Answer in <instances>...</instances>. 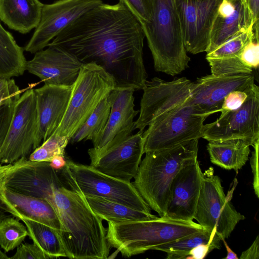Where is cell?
I'll use <instances>...</instances> for the list:
<instances>
[{
	"mask_svg": "<svg viewBox=\"0 0 259 259\" xmlns=\"http://www.w3.org/2000/svg\"><path fill=\"white\" fill-rule=\"evenodd\" d=\"M142 23L120 1L102 4L63 28L48 45L95 63L113 78L115 89L142 90L147 74L143 61Z\"/></svg>",
	"mask_w": 259,
	"mask_h": 259,
	"instance_id": "1",
	"label": "cell"
},
{
	"mask_svg": "<svg viewBox=\"0 0 259 259\" xmlns=\"http://www.w3.org/2000/svg\"><path fill=\"white\" fill-rule=\"evenodd\" d=\"M60 222V233L66 257L106 259L110 245L103 220L92 210L84 196L68 187L53 188L45 199Z\"/></svg>",
	"mask_w": 259,
	"mask_h": 259,
	"instance_id": "2",
	"label": "cell"
},
{
	"mask_svg": "<svg viewBox=\"0 0 259 259\" xmlns=\"http://www.w3.org/2000/svg\"><path fill=\"white\" fill-rule=\"evenodd\" d=\"M198 140L147 152L141 160L133 184L159 217L165 213L174 178L183 166L197 158Z\"/></svg>",
	"mask_w": 259,
	"mask_h": 259,
	"instance_id": "3",
	"label": "cell"
},
{
	"mask_svg": "<svg viewBox=\"0 0 259 259\" xmlns=\"http://www.w3.org/2000/svg\"><path fill=\"white\" fill-rule=\"evenodd\" d=\"M106 237L110 246L125 257L154 249L205 228L193 221H178L162 216L139 221L108 222Z\"/></svg>",
	"mask_w": 259,
	"mask_h": 259,
	"instance_id": "4",
	"label": "cell"
},
{
	"mask_svg": "<svg viewBox=\"0 0 259 259\" xmlns=\"http://www.w3.org/2000/svg\"><path fill=\"white\" fill-rule=\"evenodd\" d=\"M142 25L156 71L174 76L188 67L190 58L174 0H155L150 21Z\"/></svg>",
	"mask_w": 259,
	"mask_h": 259,
	"instance_id": "5",
	"label": "cell"
},
{
	"mask_svg": "<svg viewBox=\"0 0 259 259\" xmlns=\"http://www.w3.org/2000/svg\"><path fill=\"white\" fill-rule=\"evenodd\" d=\"M115 89L113 77L101 66L84 64L74 82L61 122L53 134L71 138L100 102Z\"/></svg>",
	"mask_w": 259,
	"mask_h": 259,
	"instance_id": "6",
	"label": "cell"
},
{
	"mask_svg": "<svg viewBox=\"0 0 259 259\" xmlns=\"http://www.w3.org/2000/svg\"><path fill=\"white\" fill-rule=\"evenodd\" d=\"M61 173L68 188L84 196L104 198L151 213V208L131 182L117 179L91 165L69 159Z\"/></svg>",
	"mask_w": 259,
	"mask_h": 259,
	"instance_id": "7",
	"label": "cell"
},
{
	"mask_svg": "<svg viewBox=\"0 0 259 259\" xmlns=\"http://www.w3.org/2000/svg\"><path fill=\"white\" fill-rule=\"evenodd\" d=\"M194 219L205 229H215L221 240L228 238L237 224L245 219L227 198L221 179L211 167L203 173Z\"/></svg>",
	"mask_w": 259,
	"mask_h": 259,
	"instance_id": "8",
	"label": "cell"
},
{
	"mask_svg": "<svg viewBox=\"0 0 259 259\" xmlns=\"http://www.w3.org/2000/svg\"><path fill=\"white\" fill-rule=\"evenodd\" d=\"M206 117L186 104L156 118L143 132L144 153L200 139Z\"/></svg>",
	"mask_w": 259,
	"mask_h": 259,
	"instance_id": "9",
	"label": "cell"
},
{
	"mask_svg": "<svg viewBox=\"0 0 259 259\" xmlns=\"http://www.w3.org/2000/svg\"><path fill=\"white\" fill-rule=\"evenodd\" d=\"M245 91L247 97L239 108L222 112L215 121L203 124L201 138L208 141L242 139L252 146L259 141V88L254 83Z\"/></svg>",
	"mask_w": 259,
	"mask_h": 259,
	"instance_id": "10",
	"label": "cell"
},
{
	"mask_svg": "<svg viewBox=\"0 0 259 259\" xmlns=\"http://www.w3.org/2000/svg\"><path fill=\"white\" fill-rule=\"evenodd\" d=\"M37 115L34 89L26 90L15 103L10 127L0 149V163H13L37 148Z\"/></svg>",
	"mask_w": 259,
	"mask_h": 259,
	"instance_id": "11",
	"label": "cell"
},
{
	"mask_svg": "<svg viewBox=\"0 0 259 259\" xmlns=\"http://www.w3.org/2000/svg\"><path fill=\"white\" fill-rule=\"evenodd\" d=\"M194 83L185 77L171 81L157 77L147 80L142 89L140 115L135 121V130L144 131L156 118L185 105Z\"/></svg>",
	"mask_w": 259,
	"mask_h": 259,
	"instance_id": "12",
	"label": "cell"
},
{
	"mask_svg": "<svg viewBox=\"0 0 259 259\" xmlns=\"http://www.w3.org/2000/svg\"><path fill=\"white\" fill-rule=\"evenodd\" d=\"M223 0H174L184 45L192 54L206 52L211 29Z\"/></svg>",
	"mask_w": 259,
	"mask_h": 259,
	"instance_id": "13",
	"label": "cell"
},
{
	"mask_svg": "<svg viewBox=\"0 0 259 259\" xmlns=\"http://www.w3.org/2000/svg\"><path fill=\"white\" fill-rule=\"evenodd\" d=\"M102 3L101 0H58L44 4L39 24L25 51L35 53L44 49L71 22Z\"/></svg>",
	"mask_w": 259,
	"mask_h": 259,
	"instance_id": "14",
	"label": "cell"
},
{
	"mask_svg": "<svg viewBox=\"0 0 259 259\" xmlns=\"http://www.w3.org/2000/svg\"><path fill=\"white\" fill-rule=\"evenodd\" d=\"M132 89H114L109 94L111 109L106 125L99 137L88 150L93 158L132 135L135 130L134 119L139 113L134 109L135 98Z\"/></svg>",
	"mask_w": 259,
	"mask_h": 259,
	"instance_id": "15",
	"label": "cell"
},
{
	"mask_svg": "<svg viewBox=\"0 0 259 259\" xmlns=\"http://www.w3.org/2000/svg\"><path fill=\"white\" fill-rule=\"evenodd\" d=\"M254 83L253 73L234 75H208L194 83L186 104L197 113L208 116L220 112L225 97L230 92L244 91Z\"/></svg>",
	"mask_w": 259,
	"mask_h": 259,
	"instance_id": "16",
	"label": "cell"
},
{
	"mask_svg": "<svg viewBox=\"0 0 259 259\" xmlns=\"http://www.w3.org/2000/svg\"><path fill=\"white\" fill-rule=\"evenodd\" d=\"M143 132L131 135L90 159V165L106 175L131 182L137 175L144 154Z\"/></svg>",
	"mask_w": 259,
	"mask_h": 259,
	"instance_id": "17",
	"label": "cell"
},
{
	"mask_svg": "<svg viewBox=\"0 0 259 259\" xmlns=\"http://www.w3.org/2000/svg\"><path fill=\"white\" fill-rule=\"evenodd\" d=\"M5 186L17 193L43 199L53 188L67 187L61 170L53 169L50 161H33L27 157L8 175Z\"/></svg>",
	"mask_w": 259,
	"mask_h": 259,
	"instance_id": "18",
	"label": "cell"
},
{
	"mask_svg": "<svg viewBox=\"0 0 259 259\" xmlns=\"http://www.w3.org/2000/svg\"><path fill=\"white\" fill-rule=\"evenodd\" d=\"M203 178L197 158L183 166L171 182L169 201L163 216L175 220L193 221Z\"/></svg>",
	"mask_w": 259,
	"mask_h": 259,
	"instance_id": "19",
	"label": "cell"
},
{
	"mask_svg": "<svg viewBox=\"0 0 259 259\" xmlns=\"http://www.w3.org/2000/svg\"><path fill=\"white\" fill-rule=\"evenodd\" d=\"M47 47L35 53L33 58L27 61L26 70L45 84L73 85L84 64L59 47L50 45Z\"/></svg>",
	"mask_w": 259,
	"mask_h": 259,
	"instance_id": "20",
	"label": "cell"
},
{
	"mask_svg": "<svg viewBox=\"0 0 259 259\" xmlns=\"http://www.w3.org/2000/svg\"><path fill=\"white\" fill-rule=\"evenodd\" d=\"M73 84L66 86L45 83L41 87L34 89L38 120L37 148L42 141L46 140L54 132L61 122Z\"/></svg>",
	"mask_w": 259,
	"mask_h": 259,
	"instance_id": "21",
	"label": "cell"
},
{
	"mask_svg": "<svg viewBox=\"0 0 259 259\" xmlns=\"http://www.w3.org/2000/svg\"><path fill=\"white\" fill-rule=\"evenodd\" d=\"M253 25L252 17L245 0H223L212 24L206 54Z\"/></svg>",
	"mask_w": 259,
	"mask_h": 259,
	"instance_id": "22",
	"label": "cell"
},
{
	"mask_svg": "<svg viewBox=\"0 0 259 259\" xmlns=\"http://www.w3.org/2000/svg\"><path fill=\"white\" fill-rule=\"evenodd\" d=\"M0 207L20 220H33L61 232L57 214L45 199L22 194L4 185L0 189Z\"/></svg>",
	"mask_w": 259,
	"mask_h": 259,
	"instance_id": "23",
	"label": "cell"
},
{
	"mask_svg": "<svg viewBox=\"0 0 259 259\" xmlns=\"http://www.w3.org/2000/svg\"><path fill=\"white\" fill-rule=\"evenodd\" d=\"M43 6L39 0H0V20L9 28L25 34L39 24Z\"/></svg>",
	"mask_w": 259,
	"mask_h": 259,
	"instance_id": "24",
	"label": "cell"
},
{
	"mask_svg": "<svg viewBox=\"0 0 259 259\" xmlns=\"http://www.w3.org/2000/svg\"><path fill=\"white\" fill-rule=\"evenodd\" d=\"M207 149L211 163L237 172L245 164L250 152L249 144L242 139L208 141Z\"/></svg>",
	"mask_w": 259,
	"mask_h": 259,
	"instance_id": "25",
	"label": "cell"
},
{
	"mask_svg": "<svg viewBox=\"0 0 259 259\" xmlns=\"http://www.w3.org/2000/svg\"><path fill=\"white\" fill-rule=\"evenodd\" d=\"M92 210L103 220L108 222H125L155 219L151 213L134 209L121 203L104 198L84 196Z\"/></svg>",
	"mask_w": 259,
	"mask_h": 259,
	"instance_id": "26",
	"label": "cell"
},
{
	"mask_svg": "<svg viewBox=\"0 0 259 259\" xmlns=\"http://www.w3.org/2000/svg\"><path fill=\"white\" fill-rule=\"evenodd\" d=\"M26 62L23 48L0 23V78L23 75Z\"/></svg>",
	"mask_w": 259,
	"mask_h": 259,
	"instance_id": "27",
	"label": "cell"
},
{
	"mask_svg": "<svg viewBox=\"0 0 259 259\" xmlns=\"http://www.w3.org/2000/svg\"><path fill=\"white\" fill-rule=\"evenodd\" d=\"M21 220L27 229L28 236L50 258L66 257L59 231L33 220L24 219Z\"/></svg>",
	"mask_w": 259,
	"mask_h": 259,
	"instance_id": "28",
	"label": "cell"
},
{
	"mask_svg": "<svg viewBox=\"0 0 259 259\" xmlns=\"http://www.w3.org/2000/svg\"><path fill=\"white\" fill-rule=\"evenodd\" d=\"M111 109L109 95L98 104L81 126L71 138L72 143L82 140L94 143L102 133L108 120Z\"/></svg>",
	"mask_w": 259,
	"mask_h": 259,
	"instance_id": "29",
	"label": "cell"
},
{
	"mask_svg": "<svg viewBox=\"0 0 259 259\" xmlns=\"http://www.w3.org/2000/svg\"><path fill=\"white\" fill-rule=\"evenodd\" d=\"M216 229L204 230L156 247L154 250L165 252L166 258L186 259L189 251L202 244H206L217 238Z\"/></svg>",
	"mask_w": 259,
	"mask_h": 259,
	"instance_id": "30",
	"label": "cell"
},
{
	"mask_svg": "<svg viewBox=\"0 0 259 259\" xmlns=\"http://www.w3.org/2000/svg\"><path fill=\"white\" fill-rule=\"evenodd\" d=\"M9 215L0 221V246L5 252L19 246L28 235L26 226Z\"/></svg>",
	"mask_w": 259,
	"mask_h": 259,
	"instance_id": "31",
	"label": "cell"
},
{
	"mask_svg": "<svg viewBox=\"0 0 259 259\" xmlns=\"http://www.w3.org/2000/svg\"><path fill=\"white\" fill-rule=\"evenodd\" d=\"M256 36H259L258 31L252 27L231 38L212 52L207 53L206 57L218 58L239 56L246 45Z\"/></svg>",
	"mask_w": 259,
	"mask_h": 259,
	"instance_id": "32",
	"label": "cell"
},
{
	"mask_svg": "<svg viewBox=\"0 0 259 259\" xmlns=\"http://www.w3.org/2000/svg\"><path fill=\"white\" fill-rule=\"evenodd\" d=\"M70 139L65 136L52 134L29 155L33 161H50L54 156L64 155L65 149Z\"/></svg>",
	"mask_w": 259,
	"mask_h": 259,
	"instance_id": "33",
	"label": "cell"
},
{
	"mask_svg": "<svg viewBox=\"0 0 259 259\" xmlns=\"http://www.w3.org/2000/svg\"><path fill=\"white\" fill-rule=\"evenodd\" d=\"M206 59L209 64L213 75H234L252 73V69L244 64L239 56L218 58L206 57Z\"/></svg>",
	"mask_w": 259,
	"mask_h": 259,
	"instance_id": "34",
	"label": "cell"
},
{
	"mask_svg": "<svg viewBox=\"0 0 259 259\" xmlns=\"http://www.w3.org/2000/svg\"><path fill=\"white\" fill-rule=\"evenodd\" d=\"M135 15L141 23L150 21L155 0H119Z\"/></svg>",
	"mask_w": 259,
	"mask_h": 259,
	"instance_id": "35",
	"label": "cell"
},
{
	"mask_svg": "<svg viewBox=\"0 0 259 259\" xmlns=\"http://www.w3.org/2000/svg\"><path fill=\"white\" fill-rule=\"evenodd\" d=\"M21 96V91L13 79L0 78V107L15 103Z\"/></svg>",
	"mask_w": 259,
	"mask_h": 259,
	"instance_id": "36",
	"label": "cell"
},
{
	"mask_svg": "<svg viewBox=\"0 0 259 259\" xmlns=\"http://www.w3.org/2000/svg\"><path fill=\"white\" fill-rule=\"evenodd\" d=\"M241 60L248 67L253 69L259 65L258 36L252 38L244 47L239 55Z\"/></svg>",
	"mask_w": 259,
	"mask_h": 259,
	"instance_id": "37",
	"label": "cell"
},
{
	"mask_svg": "<svg viewBox=\"0 0 259 259\" xmlns=\"http://www.w3.org/2000/svg\"><path fill=\"white\" fill-rule=\"evenodd\" d=\"M11 259H48L50 258L37 244L22 243L17 247L15 253Z\"/></svg>",
	"mask_w": 259,
	"mask_h": 259,
	"instance_id": "38",
	"label": "cell"
},
{
	"mask_svg": "<svg viewBox=\"0 0 259 259\" xmlns=\"http://www.w3.org/2000/svg\"><path fill=\"white\" fill-rule=\"evenodd\" d=\"M15 103L0 107V149L6 138L13 116Z\"/></svg>",
	"mask_w": 259,
	"mask_h": 259,
	"instance_id": "39",
	"label": "cell"
},
{
	"mask_svg": "<svg viewBox=\"0 0 259 259\" xmlns=\"http://www.w3.org/2000/svg\"><path fill=\"white\" fill-rule=\"evenodd\" d=\"M247 94L244 91L236 90L228 94L225 98L220 112L234 110L239 108L245 102Z\"/></svg>",
	"mask_w": 259,
	"mask_h": 259,
	"instance_id": "40",
	"label": "cell"
},
{
	"mask_svg": "<svg viewBox=\"0 0 259 259\" xmlns=\"http://www.w3.org/2000/svg\"><path fill=\"white\" fill-rule=\"evenodd\" d=\"M221 239L219 236L206 244H200L191 249L186 259H203L214 249H220Z\"/></svg>",
	"mask_w": 259,
	"mask_h": 259,
	"instance_id": "41",
	"label": "cell"
},
{
	"mask_svg": "<svg viewBox=\"0 0 259 259\" xmlns=\"http://www.w3.org/2000/svg\"><path fill=\"white\" fill-rule=\"evenodd\" d=\"M258 145L259 141L256 142L252 147L254 148L250 158V163L253 176V186L255 194L259 197V184H258Z\"/></svg>",
	"mask_w": 259,
	"mask_h": 259,
	"instance_id": "42",
	"label": "cell"
},
{
	"mask_svg": "<svg viewBox=\"0 0 259 259\" xmlns=\"http://www.w3.org/2000/svg\"><path fill=\"white\" fill-rule=\"evenodd\" d=\"M24 158H21L13 163L3 164L0 163V189L5 185L8 175L21 164Z\"/></svg>",
	"mask_w": 259,
	"mask_h": 259,
	"instance_id": "43",
	"label": "cell"
},
{
	"mask_svg": "<svg viewBox=\"0 0 259 259\" xmlns=\"http://www.w3.org/2000/svg\"><path fill=\"white\" fill-rule=\"evenodd\" d=\"M240 259L259 258V236L257 235L251 245L246 250L243 251L239 257Z\"/></svg>",
	"mask_w": 259,
	"mask_h": 259,
	"instance_id": "44",
	"label": "cell"
},
{
	"mask_svg": "<svg viewBox=\"0 0 259 259\" xmlns=\"http://www.w3.org/2000/svg\"><path fill=\"white\" fill-rule=\"evenodd\" d=\"M251 12L254 28H259L258 23V9L259 0H245Z\"/></svg>",
	"mask_w": 259,
	"mask_h": 259,
	"instance_id": "45",
	"label": "cell"
},
{
	"mask_svg": "<svg viewBox=\"0 0 259 259\" xmlns=\"http://www.w3.org/2000/svg\"><path fill=\"white\" fill-rule=\"evenodd\" d=\"M67 160L64 155H57L52 158L50 161V165L56 170L63 169L66 165Z\"/></svg>",
	"mask_w": 259,
	"mask_h": 259,
	"instance_id": "46",
	"label": "cell"
},
{
	"mask_svg": "<svg viewBox=\"0 0 259 259\" xmlns=\"http://www.w3.org/2000/svg\"><path fill=\"white\" fill-rule=\"evenodd\" d=\"M226 249L227 254V256L224 257V259H238L239 257L237 256L236 253H235L229 246L227 243L225 241V239L222 240Z\"/></svg>",
	"mask_w": 259,
	"mask_h": 259,
	"instance_id": "47",
	"label": "cell"
},
{
	"mask_svg": "<svg viewBox=\"0 0 259 259\" xmlns=\"http://www.w3.org/2000/svg\"><path fill=\"white\" fill-rule=\"evenodd\" d=\"M6 211L0 207V221L4 218L8 217Z\"/></svg>",
	"mask_w": 259,
	"mask_h": 259,
	"instance_id": "48",
	"label": "cell"
},
{
	"mask_svg": "<svg viewBox=\"0 0 259 259\" xmlns=\"http://www.w3.org/2000/svg\"><path fill=\"white\" fill-rule=\"evenodd\" d=\"M10 258L9 257H8L7 254L2 251L0 249V259H8Z\"/></svg>",
	"mask_w": 259,
	"mask_h": 259,
	"instance_id": "49",
	"label": "cell"
}]
</instances>
